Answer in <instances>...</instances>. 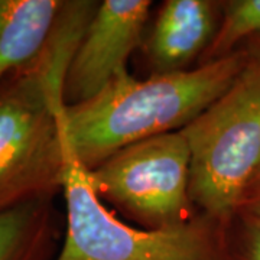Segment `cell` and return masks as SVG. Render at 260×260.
Here are the masks:
<instances>
[{
    "label": "cell",
    "mask_w": 260,
    "mask_h": 260,
    "mask_svg": "<svg viewBox=\"0 0 260 260\" xmlns=\"http://www.w3.org/2000/svg\"><path fill=\"white\" fill-rule=\"evenodd\" d=\"M97 2H70L49 47L0 83V211L61 189L65 73Z\"/></svg>",
    "instance_id": "6da1fadb"
},
{
    "label": "cell",
    "mask_w": 260,
    "mask_h": 260,
    "mask_svg": "<svg viewBox=\"0 0 260 260\" xmlns=\"http://www.w3.org/2000/svg\"><path fill=\"white\" fill-rule=\"evenodd\" d=\"M249 59L234 52L146 80L124 71L91 100L67 106V140L81 165L93 171L129 145L184 129L232 87Z\"/></svg>",
    "instance_id": "7a4b0ae2"
},
{
    "label": "cell",
    "mask_w": 260,
    "mask_h": 260,
    "mask_svg": "<svg viewBox=\"0 0 260 260\" xmlns=\"http://www.w3.org/2000/svg\"><path fill=\"white\" fill-rule=\"evenodd\" d=\"M182 133L191 152L192 203L211 218L230 217L260 172V61L250 58L232 87Z\"/></svg>",
    "instance_id": "3957f363"
},
{
    "label": "cell",
    "mask_w": 260,
    "mask_h": 260,
    "mask_svg": "<svg viewBox=\"0 0 260 260\" xmlns=\"http://www.w3.org/2000/svg\"><path fill=\"white\" fill-rule=\"evenodd\" d=\"M61 191L67 230L54 260H215L210 230L201 221L140 230L114 217L103 205L90 171L77 159L68 140Z\"/></svg>",
    "instance_id": "277c9868"
},
{
    "label": "cell",
    "mask_w": 260,
    "mask_h": 260,
    "mask_svg": "<svg viewBox=\"0 0 260 260\" xmlns=\"http://www.w3.org/2000/svg\"><path fill=\"white\" fill-rule=\"evenodd\" d=\"M90 178L97 194L149 230L194 221L191 152L182 130L129 145L90 171Z\"/></svg>",
    "instance_id": "5b68a950"
},
{
    "label": "cell",
    "mask_w": 260,
    "mask_h": 260,
    "mask_svg": "<svg viewBox=\"0 0 260 260\" xmlns=\"http://www.w3.org/2000/svg\"><path fill=\"white\" fill-rule=\"evenodd\" d=\"M149 0H104L99 3L65 73L67 106L88 102L127 71L130 54L142 44Z\"/></svg>",
    "instance_id": "8992f818"
},
{
    "label": "cell",
    "mask_w": 260,
    "mask_h": 260,
    "mask_svg": "<svg viewBox=\"0 0 260 260\" xmlns=\"http://www.w3.org/2000/svg\"><path fill=\"white\" fill-rule=\"evenodd\" d=\"M218 3L168 0L146 39V54L155 74L186 71L203 56L217 32Z\"/></svg>",
    "instance_id": "52a82bcc"
},
{
    "label": "cell",
    "mask_w": 260,
    "mask_h": 260,
    "mask_svg": "<svg viewBox=\"0 0 260 260\" xmlns=\"http://www.w3.org/2000/svg\"><path fill=\"white\" fill-rule=\"evenodd\" d=\"M68 5L65 0H0V83L47 51Z\"/></svg>",
    "instance_id": "ba28073f"
},
{
    "label": "cell",
    "mask_w": 260,
    "mask_h": 260,
    "mask_svg": "<svg viewBox=\"0 0 260 260\" xmlns=\"http://www.w3.org/2000/svg\"><path fill=\"white\" fill-rule=\"evenodd\" d=\"M54 195L0 211V260H42L52 242Z\"/></svg>",
    "instance_id": "9c48e42d"
},
{
    "label": "cell",
    "mask_w": 260,
    "mask_h": 260,
    "mask_svg": "<svg viewBox=\"0 0 260 260\" xmlns=\"http://www.w3.org/2000/svg\"><path fill=\"white\" fill-rule=\"evenodd\" d=\"M254 37L260 38V0L225 2L221 23L210 47L200 58V65L232 55L240 41Z\"/></svg>",
    "instance_id": "30bf717a"
},
{
    "label": "cell",
    "mask_w": 260,
    "mask_h": 260,
    "mask_svg": "<svg viewBox=\"0 0 260 260\" xmlns=\"http://www.w3.org/2000/svg\"><path fill=\"white\" fill-rule=\"evenodd\" d=\"M251 186H253L254 191H251L250 194L246 195L244 203L247 205L249 211H250L254 217H260V172L259 175L256 177V179H254V182L251 184ZM250 188H249V189H250ZM244 203H243V204H244Z\"/></svg>",
    "instance_id": "8fae6325"
},
{
    "label": "cell",
    "mask_w": 260,
    "mask_h": 260,
    "mask_svg": "<svg viewBox=\"0 0 260 260\" xmlns=\"http://www.w3.org/2000/svg\"><path fill=\"white\" fill-rule=\"evenodd\" d=\"M250 225V260H260V217L253 215Z\"/></svg>",
    "instance_id": "7c38bea8"
},
{
    "label": "cell",
    "mask_w": 260,
    "mask_h": 260,
    "mask_svg": "<svg viewBox=\"0 0 260 260\" xmlns=\"http://www.w3.org/2000/svg\"><path fill=\"white\" fill-rule=\"evenodd\" d=\"M249 56H251V59L260 61V47L257 48V49H256V51H254V52H253V54H251V55H249Z\"/></svg>",
    "instance_id": "4fadbf2b"
}]
</instances>
